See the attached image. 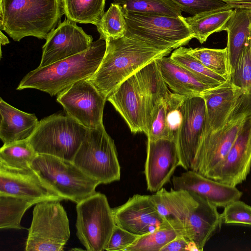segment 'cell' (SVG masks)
I'll return each instance as SVG.
<instances>
[{"instance_id":"1","label":"cell","mask_w":251,"mask_h":251,"mask_svg":"<svg viewBox=\"0 0 251 251\" xmlns=\"http://www.w3.org/2000/svg\"><path fill=\"white\" fill-rule=\"evenodd\" d=\"M106 49L96 73L88 79L106 98L122 82L142 67L170 54L173 49H160L125 35L104 39Z\"/></svg>"},{"instance_id":"2","label":"cell","mask_w":251,"mask_h":251,"mask_svg":"<svg viewBox=\"0 0 251 251\" xmlns=\"http://www.w3.org/2000/svg\"><path fill=\"white\" fill-rule=\"evenodd\" d=\"M105 40L100 36L87 50L27 74L17 90L35 89L57 96L75 82L88 79L96 73L104 56Z\"/></svg>"},{"instance_id":"3","label":"cell","mask_w":251,"mask_h":251,"mask_svg":"<svg viewBox=\"0 0 251 251\" xmlns=\"http://www.w3.org/2000/svg\"><path fill=\"white\" fill-rule=\"evenodd\" d=\"M65 14L63 0H0V28L14 41L47 39Z\"/></svg>"},{"instance_id":"4","label":"cell","mask_w":251,"mask_h":251,"mask_svg":"<svg viewBox=\"0 0 251 251\" xmlns=\"http://www.w3.org/2000/svg\"><path fill=\"white\" fill-rule=\"evenodd\" d=\"M88 128L62 113L41 120L28 140L35 151L73 161Z\"/></svg>"},{"instance_id":"5","label":"cell","mask_w":251,"mask_h":251,"mask_svg":"<svg viewBox=\"0 0 251 251\" xmlns=\"http://www.w3.org/2000/svg\"><path fill=\"white\" fill-rule=\"evenodd\" d=\"M126 35L160 49H176L194 38L182 16L128 12L124 13Z\"/></svg>"},{"instance_id":"6","label":"cell","mask_w":251,"mask_h":251,"mask_svg":"<svg viewBox=\"0 0 251 251\" xmlns=\"http://www.w3.org/2000/svg\"><path fill=\"white\" fill-rule=\"evenodd\" d=\"M72 162L100 184L120 179L121 167L116 146L103 125L88 128Z\"/></svg>"},{"instance_id":"7","label":"cell","mask_w":251,"mask_h":251,"mask_svg":"<svg viewBox=\"0 0 251 251\" xmlns=\"http://www.w3.org/2000/svg\"><path fill=\"white\" fill-rule=\"evenodd\" d=\"M31 168L64 200L77 203L96 192L100 182L72 161L38 154Z\"/></svg>"},{"instance_id":"8","label":"cell","mask_w":251,"mask_h":251,"mask_svg":"<svg viewBox=\"0 0 251 251\" xmlns=\"http://www.w3.org/2000/svg\"><path fill=\"white\" fill-rule=\"evenodd\" d=\"M58 201L35 204L25 243L26 251H60L70 237L67 213Z\"/></svg>"},{"instance_id":"9","label":"cell","mask_w":251,"mask_h":251,"mask_svg":"<svg viewBox=\"0 0 251 251\" xmlns=\"http://www.w3.org/2000/svg\"><path fill=\"white\" fill-rule=\"evenodd\" d=\"M76 235L88 251H103L116 226L106 196L96 192L76 203Z\"/></svg>"},{"instance_id":"10","label":"cell","mask_w":251,"mask_h":251,"mask_svg":"<svg viewBox=\"0 0 251 251\" xmlns=\"http://www.w3.org/2000/svg\"><path fill=\"white\" fill-rule=\"evenodd\" d=\"M65 113L88 128L103 125L106 99L88 79L78 81L57 95Z\"/></svg>"},{"instance_id":"11","label":"cell","mask_w":251,"mask_h":251,"mask_svg":"<svg viewBox=\"0 0 251 251\" xmlns=\"http://www.w3.org/2000/svg\"><path fill=\"white\" fill-rule=\"evenodd\" d=\"M206 108L200 95L186 97L183 104V118L178 131L176 144L180 166L192 170L197 151L203 137Z\"/></svg>"},{"instance_id":"12","label":"cell","mask_w":251,"mask_h":251,"mask_svg":"<svg viewBox=\"0 0 251 251\" xmlns=\"http://www.w3.org/2000/svg\"><path fill=\"white\" fill-rule=\"evenodd\" d=\"M112 212L117 226L137 235L172 228L159 214L151 195H134Z\"/></svg>"},{"instance_id":"13","label":"cell","mask_w":251,"mask_h":251,"mask_svg":"<svg viewBox=\"0 0 251 251\" xmlns=\"http://www.w3.org/2000/svg\"><path fill=\"white\" fill-rule=\"evenodd\" d=\"M251 170V116H249L245 117L226 157L206 177L236 187L246 180Z\"/></svg>"},{"instance_id":"14","label":"cell","mask_w":251,"mask_h":251,"mask_svg":"<svg viewBox=\"0 0 251 251\" xmlns=\"http://www.w3.org/2000/svg\"><path fill=\"white\" fill-rule=\"evenodd\" d=\"M93 41V37L86 34L76 23L65 19L47 38L38 67L81 53L90 47Z\"/></svg>"},{"instance_id":"15","label":"cell","mask_w":251,"mask_h":251,"mask_svg":"<svg viewBox=\"0 0 251 251\" xmlns=\"http://www.w3.org/2000/svg\"><path fill=\"white\" fill-rule=\"evenodd\" d=\"M246 116L228 122L222 128L205 134L196 155L192 170L206 177L226 157Z\"/></svg>"},{"instance_id":"16","label":"cell","mask_w":251,"mask_h":251,"mask_svg":"<svg viewBox=\"0 0 251 251\" xmlns=\"http://www.w3.org/2000/svg\"><path fill=\"white\" fill-rule=\"evenodd\" d=\"M106 100L120 114L131 132L147 134L148 113L146 100L135 74L118 85Z\"/></svg>"},{"instance_id":"17","label":"cell","mask_w":251,"mask_h":251,"mask_svg":"<svg viewBox=\"0 0 251 251\" xmlns=\"http://www.w3.org/2000/svg\"><path fill=\"white\" fill-rule=\"evenodd\" d=\"M180 161L176 142L166 139L148 140L145 164L147 189L156 192L170 181Z\"/></svg>"},{"instance_id":"18","label":"cell","mask_w":251,"mask_h":251,"mask_svg":"<svg viewBox=\"0 0 251 251\" xmlns=\"http://www.w3.org/2000/svg\"><path fill=\"white\" fill-rule=\"evenodd\" d=\"M0 195L38 200L64 199L32 169L16 170L0 165Z\"/></svg>"},{"instance_id":"19","label":"cell","mask_w":251,"mask_h":251,"mask_svg":"<svg viewBox=\"0 0 251 251\" xmlns=\"http://www.w3.org/2000/svg\"><path fill=\"white\" fill-rule=\"evenodd\" d=\"M195 194L196 201L187 215L181 235L201 251L223 223L217 207Z\"/></svg>"},{"instance_id":"20","label":"cell","mask_w":251,"mask_h":251,"mask_svg":"<svg viewBox=\"0 0 251 251\" xmlns=\"http://www.w3.org/2000/svg\"><path fill=\"white\" fill-rule=\"evenodd\" d=\"M172 183L175 190H186L194 192L217 207H225L230 203L240 200L243 195V192L236 187L209 178L192 170L173 176Z\"/></svg>"},{"instance_id":"21","label":"cell","mask_w":251,"mask_h":251,"mask_svg":"<svg viewBox=\"0 0 251 251\" xmlns=\"http://www.w3.org/2000/svg\"><path fill=\"white\" fill-rule=\"evenodd\" d=\"M242 94V90L227 79L225 83L200 94L204 100L206 108L204 135L222 128L227 123Z\"/></svg>"},{"instance_id":"22","label":"cell","mask_w":251,"mask_h":251,"mask_svg":"<svg viewBox=\"0 0 251 251\" xmlns=\"http://www.w3.org/2000/svg\"><path fill=\"white\" fill-rule=\"evenodd\" d=\"M0 138L3 144L28 139L39 121L34 114L21 111L0 100Z\"/></svg>"},{"instance_id":"23","label":"cell","mask_w":251,"mask_h":251,"mask_svg":"<svg viewBox=\"0 0 251 251\" xmlns=\"http://www.w3.org/2000/svg\"><path fill=\"white\" fill-rule=\"evenodd\" d=\"M234 12L224 30L227 32L226 47L230 67V74L237 66L243 50L251 38V8L234 6Z\"/></svg>"},{"instance_id":"24","label":"cell","mask_w":251,"mask_h":251,"mask_svg":"<svg viewBox=\"0 0 251 251\" xmlns=\"http://www.w3.org/2000/svg\"><path fill=\"white\" fill-rule=\"evenodd\" d=\"M155 62L164 81L174 93L189 97L200 95L212 88L200 81L170 57L158 58L155 60Z\"/></svg>"},{"instance_id":"25","label":"cell","mask_w":251,"mask_h":251,"mask_svg":"<svg viewBox=\"0 0 251 251\" xmlns=\"http://www.w3.org/2000/svg\"><path fill=\"white\" fill-rule=\"evenodd\" d=\"M135 75L146 100L148 129L154 106L159 101L166 99L171 92L164 81L155 60L142 67Z\"/></svg>"},{"instance_id":"26","label":"cell","mask_w":251,"mask_h":251,"mask_svg":"<svg viewBox=\"0 0 251 251\" xmlns=\"http://www.w3.org/2000/svg\"><path fill=\"white\" fill-rule=\"evenodd\" d=\"M234 12L228 8L209 11L194 16L183 17L194 38L202 44L215 32L224 30V27Z\"/></svg>"},{"instance_id":"27","label":"cell","mask_w":251,"mask_h":251,"mask_svg":"<svg viewBox=\"0 0 251 251\" xmlns=\"http://www.w3.org/2000/svg\"><path fill=\"white\" fill-rule=\"evenodd\" d=\"M38 155L28 139L3 144L0 149V165L10 169L28 170Z\"/></svg>"},{"instance_id":"28","label":"cell","mask_w":251,"mask_h":251,"mask_svg":"<svg viewBox=\"0 0 251 251\" xmlns=\"http://www.w3.org/2000/svg\"><path fill=\"white\" fill-rule=\"evenodd\" d=\"M67 19L96 26L104 13L105 0H63Z\"/></svg>"},{"instance_id":"29","label":"cell","mask_w":251,"mask_h":251,"mask_svg":"<svg viewBox=\"0 0 251 251\" xmlns=\"http://www.w3.org/2000/svg\"><path fill=\"white\" fill-rule=\"evenodd\" d=\"M38 200L0 195V228L22 229V218L25 211Z\"/></svg>"},{"instance_id":"30","label":"cell","mask_w":251,"mask_h":251,"mask_svg":"<svg viewBox=\"0 0 251 251\" xmlns=\"http://www.w3.org/2000/svg\"><path fill=\"white\" fill-rule=\"evenodd\" d=\"M170 57L183 67L203 84L214 88L225 83L227 79L206 67L188 52V48L180 47L172 53Z\"/></svg>"},{"instance_id":"31","label":"cell","mask_w":251,"mask_h":251,"mask_svg":"<svg viewBox=\"0 0 251 251\" xmlns=\"http://www.w3.org/2000/svg\"><path fill=\"white\" fill-rule=\"evenodd\" d=\"M124 13L128 12L181 16V10L170 0H114Z\"/></svg>"},{"instance_id":"32","label":"cell","mask_w":251,"mask_h":251,"mask_svg":"<svg viewBox=\"0 0 251 251\" xmlns=\"http://www.w3.org/2000/svg\"><path fill=\"white\" fill-rule=\"evenodd\" d=\"M188 52L208 69L226 79H228L230 67L226 48L223 49L189 48Z\"/></svg>"},{"instance_id":"33","label":"cell","mask_w":251,"mask_h":251,"mask_svg":"<svg viewBox=\"0 0 251 251\" xmlns=\"http://www.w3.org/2000/svg\"><path fill=\"white\" fill-rule=\"evenodd\" d=\"M97 28L100 36L104 39L108 37L118 38L125 36L127 31L126 23L121 8L112 2L104 12Z\"/></svg>"},{"instance_id":"34","label":"cell","mask_w":251,"mask_h":251,"mask_svg":"<svg viewBox=\"0 0 251 251\" xmlns=\"http://www.w3.org/2000/svg\"><path fill=\"white\" fill-rule=\"evenodd\" d=\"M178 235L176 231L172 228L159 229L140 236L125 251H160L163 247Z\"/></svg>"},{"instance_id":"35","label":"cell","mask_w":251,"mask_h":251,"mask_svg":"<svg viewBox=\"0 0 251 251\" xmlns=\"http://www.w3.org/2000/svg\"><path fill=\"white\" fill-rule=\"evenodd\" d=\"M186 97L171 93L164 100L169 139L176 141L183 118V104Z\"/></svg>"},{"instance_id":"36","label":"cell","mask_w":251,"mask_h":251,"mask_svg":"<svg viewBox=\"0 0 251 251\" xmlns=\"http://www.w3.org/2000/svg\"><path fill=\"white\" fill-rule=\"evenodd\" d=\"M146 135L148 140L152 141L162 139H169L164 100L154 106Z\"/></svg>"},{"instance_id":"37","label":"cell","mask_w":251,"mask_h":251,"mask_svg":"<svg viewBox=\"0 0 251 251\" xmlns=\"http://www.w3.org/2000/svg\"><path fill=\"white\" fill-rule=\"evenodd\" d=\"M221 215L224 224L251 226V206L240 200L225 206Z\"/></svg>"},{"instance_id":"38","label":"cell","mask_w":251,"mask_h":251,"mask_svg":"<svg viewBox=\"0 0 251 251\" xmlns=\"http://www.w3.org/2000/svg\"><path fill=\"white\" fill-rule=\"evenodd\" d=\"M182 11L194 16L212 10L232 8L225 0H170Z\"/></svg>"},{"instance_id":"39","label":"cell","mask_w":251,"mask_h":251,"mask_svg":"<svg viewBox=\"0 0 251 251\" xmlns=\"http://www.w3.org/2000/svg\"><path fill=\"white\" fill-rule=\"evenodd\" d=\"M140 237L116 226L105 250L107 251H125Z\"/></svg>"},{"instance_id":"40","label":"cell","mask_w":251,"mask_h":251,"mask_svg":"<svg viewBox=\"0 0 251 251\" xmlns=\"http://www.w3.org/2000/svg\"><path fill=\"white\" fill-rule=\"evenodd\" d=\"M198 251L196 247L187 241L181 235L177 236L164 247L160 251Z\"/></svg>"},{"instance_id":"41","label":"cell","mask_w":251,"mask_h":251,"mask_svg":"<svg viewBox=\"0 0 251 251\" xmlns=\"http://www.w3.org/2000/svg\"><path fill=\"white\" fill-rule=\"evenodd\" d=\"M0 44L1 45H5L8 44L9 41L7 37L3 34L1 30H0Z\"/></svg>"}]
</instances>
